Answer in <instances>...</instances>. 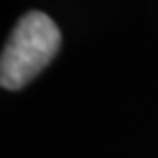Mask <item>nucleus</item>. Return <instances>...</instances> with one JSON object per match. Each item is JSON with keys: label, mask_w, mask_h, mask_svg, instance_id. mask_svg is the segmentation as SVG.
<instances>
[{"label": "nucleus", "mask_w": 158, "mask_h": 158, "mask_svg": "<svg viewBox=\"0 0 158 158\" xmlns=\"http://www.w3.org/2000/svg\"><path fill=\"white\" fill-rule=\"evenodd\" d=\"M62 46L59 27L42 11H29L18 20L0 59V84L7 90L24 88L42 73Z\"/></svg>", "instance_id": "obj_1"}]
</instances>
